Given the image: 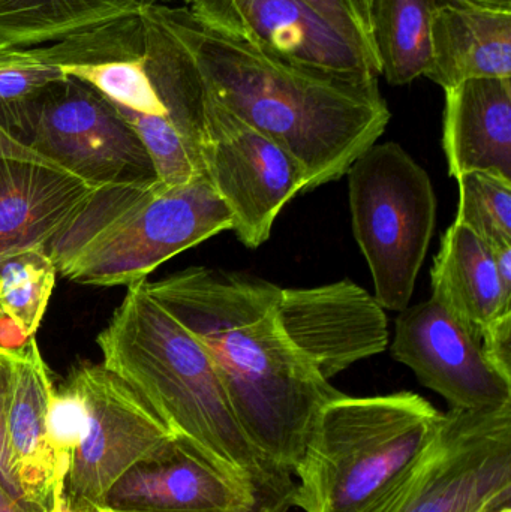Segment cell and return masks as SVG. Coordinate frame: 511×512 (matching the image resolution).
Wrapping results in <instances>:
<instances>
[{
	"label": "cell",
	"mask_w": 511,
	"mask_h": 512,
	"mask_svg": "<svg viewBox=\"0 0 511 512\" xmlns=\"http://www.w3.org/2000/svg\"><path fill=\"white\" fill-rule=\"evenodd\" d=\"M441 0H372L371 23L381 75L393 86L425 77L432 60V20Z\"/></svg>",
	"instance_id": "44dd1931"
},
{
	"label": "cell",
	"mask_w": 511,
	"mask_h": 512,
	"mask_svg": "<svg viewBox=\"0 0 511 512\" xmlns=\"http://www.w3.org/2000/svg\"><path fill=\"white\" fill-rule=\"evenodd\" d=\"M144 283L128 286L96 339L102 366L137 391L176 438L251 481L270 504L287 511L296 484L276 474L252 447L206 349L150 297Z\"/></svg>",
	"instance_id": "3957f363"
},
{
	"label": "cell",
	"mask_w": 511,
	"mask_h": 512,
	"mask_svg": "<svg viewBox=\"0 0 511 512\" xmlns=\"http://www.w3.org/2000/svg\"><path fill=\"white\" fill-rule=\"evenodd\" d=\"M9 381L6 436L12 472L27 512H51L68 504L54 480V459L45 433L53 384L35 336L18 349H8Z\"/></svg>",
	"instance_id": "9a60e30c"
},
{
	"label": "cell",
	"mask_w": 511,
	"mask_h": 512,
	"mask_svg": "<svg viewBox=\"0 0 511 512\" xmlns=\"http://www.w3.org/2000/svg\"><path fill=\"white\" fill-rule=\"evenodd\" d=\"M390 351L452 408L511 403V381L489 363L480 334L435 297L402 310Z\"/></svg>",
	"instance_id": "7c38bea8"
},
{
	"label": "cell",
	"mask_w": 511,
	"mask_h": 512,
	"mask_svg": "<svg viewBox=\"0 0 511 512\" xmlns=\"http://www.w3.org/2000/svg\"><path fill=\"white\" fill-rule=\"evenodd\" d=\"M480 340L489 363L511 381V309L492 319L480 333Z\"/></svg>",
	"instance_id": "4316f807"
},
{
	"label": "cell",
	"mask_w": 511,
	"mask_h": 512,
	"mask_svg": "<svg viewBox=\"0 0 511 512\" xmlns=\"http://www.w3.org/2000/svg\"><path fill=\"white\" fill-rule=\"evenodd\" d=\"M15 137L98 189L156 180L152 161L128 123L95 90L66 75L30 105Z\"/></svg>",
	"instance_id": "ba28073f"
},
{
	"label": "cell",
	"mask_w": 511,
	"mask_h": 512,
	"mask_svg": "<svg viewBox=\"0 0 511 512\" xmlns=\"http://www.w3.org/2000/svg\"><path fill=\"white\" fill-rule=\"evenodd\" d=\"M96 191L53 165L0 159V256L47 248Z\"/></svg>",
	"instance_id": "2e32d148"
},
{
	"label": "cell",
	"mask_w": 511,
	"mask_h": 512,
	"mask_svg": "<svg viewBox=\"0 0 511 512\" xmlns=\"http://www.w3.org/2000/svg\"><path fill=\"white\" fill-rule=\"evenodd\" d=\"M201 161L246 248L269 240L281 210L306 192L300 165L281 146L225 110L206 93Z\"/></svg>",
	"instance_id": "9c48e42d"
},
{
	"label": "cell",
	"mask_w": 511,
	"mask_h": 512,
	"mask_svg": "<svg viewBox=\"0 0 511 512\" xmlns=\"http://www.w3.org/2000/svg\"><path fill=\"white\" fill-rule=\"evenodd\" d=\"M511 502V403L443 414L419 465L377 512H500Z\"/></svg>",
	"instance_id": "52a82bcc"
},
{
	"label": "cell",
	"mask_w": 511,
	"mask_h": 512,
	"mask_svg": "<svg viewBox=\"0 0 511 512\" xmlns=\"http://www.w3.org/2000/svg\"><path fill=\"white\" fill-rule=\"evenodd\" d=\"M0 512H27L26 508L0 484Z\"/></svg>",
	"instance_id": "d6a6232c"
},
{
	"label": "cell",
	"mask_w": 511,
	"mask_h": 512,
	"mask_svg": "<svg viewBox=\"0 0 511 512\" xmlns=\"http://www.w3.org/2000/svg\"><path fill=\"white\" fill-rule=\"evenodd\" d=\"M203 23L276 59L356 81L380 69L347 36L302 0H195Z\"/></svg>",
	"instance_id": "8fae6325"
},
{
	"label": "cell",
	"mask_w": 511,
	"mask_h": 512,
	"mask_svg": "<svg viewBox=\"0 0 511 512\" xmlns=\"http://www.w3.org/2000/svg\"><path fill=\"white\" fill-rule=\"evenodd\" d=\"M87 421L86 402L74 385L66 382L62 390H53L48 400L45 433L54 459V480L63 496L72 456L86 436Z\"/></svg>",
	"instance_id": "d4e9b609"
},
{
	"label": "cell",
	"mask_w": 511,
	"mask_h": 512,
	"mask_svg": "<svg viewBox=\"0 0 511 512\" xmlns=\"http://www.w3.org/2000/svg\"><path fill=\"white\" fill-rule=\"evenodd\" d=\"M441 3L467 6V8L488 9V11L511 12V0H441Z\"/></svg>",
	"instance_id": "1f68e13d"
},
{
	"label": "cell",
	"mask_w": 511,
	"mask_h": 512,
	"mask_svg": "<svg viewBox=\"0 0 511 512\" xmlns=\"http://www.w3.org/2000/svg\"><path fill=\"white\" fill-rule=\"evenodd\" d=\"M456 180V222L470 228L492 249L511 245V180L480 171L462 174Z\"/></svg>",
	"instance_id": "cb8c5ba5"
},
{
	"label": "cell",
	"mask_w": 511,
	"mask_h": 512,
	"mask_svg": "<svg viewBox=\"0 0 511 512\" xmlns=\"http://www.w3.org/2000/svg\"><path fill=\"white\" fill-rule=\"evenodd\" d=\"M3 158L26 159V161L44 162V164L53 165L51 162L45 161L35 150L21 143L11 132L0 126V159ZM53 167H56V165H53Z\"/></svg>",
	"instance_id": "f1b7e54d"
},
{
	"label": "cell",
	"mask_w": 511,
	"mask_h": 512,
	"mask_svg": "<svg viewBox=\"0 0 511 512\" xmlns=\"http://www.w3.org/2000/svg\"><path fill=\"white\" fill-rule=\"evenodd\" d=\"M261 505L275 507L254 483L174 438L126 471L99 508L111 512H255Z\"/></svg>",
	"instance_id": "5bb4252c"
},
{
	"label": "cell",
	"mask_w": 511,
	"mask_h": 512,
	"mask_svg": "<svg viewBox=\"0 0 511 512\" xmlns=\"http://www.w3.org/2000/svg\"><path fill=\"white\" fill-rule=\"evenodd\" d=\"M233 230L206 176L180 186L158 179L98 189L47 245L56 270L90 286H131L173 256Z\"/></svg>",
	"instance_id": "277c9868"
},
{
	"label": "cell",
	"mask_w": 511,
	"mask_h": 512,
	"mask_svg": "<svg viewBox=\"0 0 511 512\" xmlns=\"http://www.w3.org/2000/svg\"><path fill=\"white\" fill-rule=\"evenodd\" d=\"M9 381H11V366H9L8 349L0 346V484L24 507L20 487L12 472L11 453H9L8 436H6Z\"/></svg>",
	"instance_id": "83f0119b"
},
{
	"label": "cell",
	"mask_w": 511,
	"mask_h": 512,
	"mask_svg": "<svg viewBox=\"0 0 511 512\" xmlns=\"http://www.w3.org/2000/svg\"><path fill=\"white\" fill-rule=\"evenodd\" d=\"M191 54L209 98L275 141L302 168L306 191L336 182L386 131L378 80L356 81L261 53L189 6H153Z\"/></svg>",
	"instance_id": "7a4b0ae2"
},
{
	"label": "cell",
	"mask_w": 511,
	"mask_h": 512,
	"mask_svg": "<svg viewBox=\"0 0 511 512\" xmlns=\"http://www.w3.org/2000/svg\"><path fill=\"white\" fill-rule=\"evenodd\" d=\"M264 512H285V511L278 510V508L266 507V510H264Z\"/></svg>",
	"instance_id": "e575fe53"
},
{
	"label": "cell",
	"mask_w": 511,
	"mask_h": 512,
	"mask_svg": "<svg viewBox=\"0 0 511 512\" xmlns=\"http://www.w3.org/2000/svg\"><path fill=\"white\" fill-rule=\"evenodd\" d=\"M342 35L359 45L360 50L380 69L372 36L369 0H302ZM381 74V72H380Z\"/></svg>",
	"instance_id": "484cf974"
},
{
	"label": "cell",
	"mask_w": 511,
	"mask_h": 512,
	"mask_svg": "<svg viewBox=\"0 0 511 512\" xmlns=\"http://www.w3.org/2000/svg\"><path fill=\"white\" fill-rule=\"evenodd\" d=\"M56 265L45 248H26L0 256V318H9L30 339L47 310Z\"/></svg>",
	"instance_id": "7402d4cb"
},
{
	"label": "cell",
	"mask_w": 511,
	"mask_h": 512,
	"mask_svg": "<svg viewBox=\"0 0 511 512\" xmlns=\"http://www.w3.org/2000/svg\"><path fill=\"white\" fill-rule=\"evenodd\" d=\"M443 412L410 391L342 394L321 409L294 475L305 512H377L419 465Z\"/></svg>",
	"instance_id": "5b68a950"
},
{
	"label": "cell",
	"mask_w": 511,
	"mask_h": 512,
	"mask_svg": "<svg viewBox=\"0 0 511 512\" xmlns=\"http://www.w3.org/2000/svg\"><path fill=\"white\" fill-rule=\"evenodd\" d=\"M68 382L83 396L89 421L72 456L65 499L74 512H95L126 471L176 436L137 391L102 364L78 367Z\"/></svg>",
	"instance_id": "30bf717a"
},
{
	"label": "cell",
	"mask_w": 511,
	"mask_h": 512,
	"mask_svg": "<svg viewBox=\"0 0 511 512\" xmlns=\"http://www.w3.org/2000/svg\"><path fill=\"white\" fill-rule=\"evenodd\" d=\"M171 0H0V44L39 47Z\"/></svg>",
	"instance_id": "ffe728a7"
},
{
	"label": "cell",
	"mask_w": 511,
	"mask_h": 512,
	"mask_svg": "<svg viewBox=\"0 0 511 512\" xmlns=\"http://www.w3.org/2000/svg\"><path fill=\"white\" fill-rule=\"evenodd\" d=\"M63 77L41 47L0 44V126L15 137L30 105Z\"/></svg>",
	"instance_id": "603a6c76"
},
{
	"label": "cell",
	"mask_w": 511,
	"mask_h": 512,
	"mask_svg": "<svg viewBox=\"0 0 511 512\" xmlns=\"http://www.w3.org/2000/svg\"><path fill=\"white\" fill-rule=\"evenodd\" d=\"M266 507H270V505H261V507L258 508V510L255 512H264V510H266ZM273 508H275V507H273Z\"/></svg>",
	"instance_id": "d590c367"
},
{
	"label": "cell",
	"mask_w": 511,
	"mask_h": 512,
	"mask_svg": "<svg viewBox=\"0 0 511 512\" xmlns=\"http://www.w3.org/2000/svg\"><path fill=\"white\" fill-rule=\"evenodd\" d=\"M51 512H74V511H72L71 508L68 507V505H65V507L57 508V510H54Z\"/></svg>",
	"instance_id": "836d02e7"
},
{
	"label": "cell",
	"mask_w": 511,
	"mask_h": 512,
	"mask_svg": "<svg viewBox=\"0 0 511 512\" xmlns=\"http://www.w3.org/2000/svg\"><path fill=\"white\" fill-rule=\"evenodd\" d=\"M425 77L444 90L479 78H511V12L441 3Z\"/></svg>",
	"instance_id": "ac0fdd59"
},
{
	"label": "cell",
	"mask_w": 511,
	"mask_h": 512,
	"mask_svg": "<svg viewBox=\"0 0 511 512\" xmlns=\"http://www.w3.org/2000/svg\"><path fill=\"white\" fill-rule=\"evenodd\" d=\"M495 264H497L498 277L503 286L506 297L511 298V245L500 246L494 249Z\"/></svg>",
	"instance_id": "f546056e"
},
{
	"label": "cell",
	"mask_w": 511,
	"mask_h": 512,
	"mask_svg": "<svg viewBox=\"0 0 511 512\" xmlns=\"http://www.w3.org/2000/svg\"><path fill=\"white\" fill-rule=\"evenodd\" d=\"M432 297L471 325L477 333L511 309L495 264L494 249L455 221L444 234L431 270Z\"/></svg>",
	"instance_id": "d6986e66"
},
{
	"label": "cell",
	"mask_w": 511,
	"mask_h": 512,
	"mask_svg": "<svg viewBox=\"0 0 511 512\" xmlns=\"http://www.w3.org/2000/svg\"><path fill=\"white\" fill-rule=\"evenodd\" d=\"M186 3H188V5H191L192 2H195V0H185Z\"/></svg>",
	"instance_id": "8d00e7d4"
},
{
	"label": "cell",
	"mask_w": 511,
	"mask_h": 512,
	"mask_svg": "<svg viewBox=\"0 0 511 512\" xmlns=\"http://www.w3.org/2000/svg\"><path fill=\"white\" fill-rule=\"evenodd\" d=\"M278 318L291 343L326 381L389 345L383 306L351 280L281 289Z\"/></svg>",
	"instance_id": "4fadbf2b"
},
{
	"label": "cell",
	"mask_w": 511,
	"mask_h": 512,
	"mask_svg": "<svg viewBox=\"0 0 511 512\" xmlns=\"http://www.w3.org/2000/svg\"><path fill=\"white\" fill-rule=\"evenodd\" d=\"M144 286L206 349L240 429L264 462L291 480L321 409L344 393L288 339L278 318L281 288L207 267Z\"/></svg>",
	"instance_id": "6da1fadb"
},
{
	"label": "cell",
	"mask_w": 511,
	"mask_h": 512,
	"mask_svg": "<svg viewBox=\"0 0 511 512\" xmlns=\"http://www.w3.org/2000/svg\"><path fill=\"white\" fill-rule=\"evenodd\" d=\"M354 237L383 309H407L437 221L431 177L399 144H374L348 170Z\"/></svg>",
	"instance_id": "8992f818"
},
{
	"label": "cell",
	"mask_w": 511,
	"mask_h": 512,
	"mask_svg": "<svg viewBox=\"0 0 511 512\" xmlns=\"http://www.w3.org/2000/svg\"><path fill=\"white\" fill-rule=\"evenodd\" d=\"M369 3H371V5H372V0H369Z\"/></svg>",
	"instance_id": "74e56055"
},
{
	"label": "cell",
	"mask_w": 511,
	"mask_h": 512,
	"mask_svg": "<svg viewBox=\"0 0 511 512\" xmlns=\"http://www.w3.org/2000/svg\"><path fill=\"white\" fill-rule=\"evenodd\" d=\"M444 92L450 176L480 171L511 180V78L468 80Z\"/></svg>",
	"instance_id": "e0dca14e"
},
{
	"label": "cell",
	"mask_w": 511,
	"mask_h": 512,
	"mask_svg": "<svg viewBox=\"0 0 511 512\" xmlns=\"http://www.w3.org/2000/svg\"><path fill=\"white\" fill-rule=\"evenodd\" d=\"M29 342L26 336L18 330L17 325L9 318H0V346L6 349H18Z\"/></svg>",
	"instance_id": "4dcf8cb0"
}]
</instances>
